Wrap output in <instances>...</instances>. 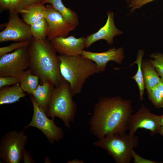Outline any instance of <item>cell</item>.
Returning a JSON list of instances; mask_svg holds the SVG:
<instances>
[{
    "label": "cell",
    "instance_id": "obj_1",
    "mask_svg": "<svg viewBox=\"0 0 163 163\" xmlns=\"http://www.w3.org/2000/svg\"><path fill=\"white\" fill-rule=\"evenodd\" d=\"M131 103L120 96L100 97L95 104L89 122L91 133L99 139L107 135L126 132L132 114Z\"/></svg>",
    "mask_w": 163,
    "mask_h": 163
},
{
    "label": "cell",
    "instance_id": "obj_2",
    "mask_svg": "<svg viewBox=\"0 0 163 163\" xmlns=\"http://www.w3.org/2000/svg\"><path fill=\"white\" fill-rule=\"evenodd\" d=\"M27 49L30 59L29 68L34 74L38 76L40 84L49 81L56 87L65 80L60 72L58 56L49 40L32 37Z\"/></svg>",
    "mask_w": 163,
    "mask_h": 163
},
{
    "label": "cell",
    "instance_id": "obj_3",
    "mask_svg": "<svg viewBox=\"0 0 163 163\" xmlns=\"http://www.w3.org/2000/svg\"><path fill=\"white\" fill-rule=\"evenodd\" d=\"M60 70L64 79L69 84L73 96L79 94L86 79L91 76L99 73L95 62L81 55H58Z\"/></svg>",
    "mask_w": 163,
    "mask_h": 163
},
{
    "label": "cell",
    "instance_id": "obj_4",
    "mask_svg": "<svg viewBox=\"0 0 163 163\" xmlns=\"http://www.w3.org/2000/svg\"><path fill=\"white\" fill-rule=\"evenodd\" d=\"M69 83L64 80L54 88L46 113L47 116L61 119L68 129L75 121L77 109Z\"/></svg>",
    "mask_w": 163,
    "mask_h": 163
},
{
    "label": "cell",
    "instance_id": "obj_5",
    "mask_svg": "<svg viewBox=\"0 0 163 163\" xmlns=\"http://www.w3.org/2000/svg\"><path fill=\"white\" fill-rule=\"evenodd\" d=\"M139 138L126 132L107 135L93 143L107 151L117 163H129L134 149L139 145Z\"/></svg>",
    "mask_w": 163,
    "mask_h": 163
},
{
    "label": "cell",
    "instance_id": "obj_6",
    "mask_svg": "<svg viewBox=\"0 0 163 163\" xmlns=\"http://www.w3.org/2000/svg\"><path fill=\"white\" fill-rule=\"evenodd\" d=\"M24 130L8 132L0 140V159L5 163H19L27 142L28 137Z\"/></svg>",
    "mask_w": 163,
    "mask_h": 163
},
{
    "label": "cell",
    "instance_id": "obj_7",
    "mask_svg": "<svg viewBox=\"0 0 163 163\" xmlns=\"http://www.w3.org/2000/svg\"><path fill=\"white\" fill-rule=\"evenodd\" d=\"M30 98L33 108V114L30 122L24 127V129L30 126L35 127L42 132L50 143L59 142L63 138L64 136L62 128L56 124L54 118L50 119L48 117L31 94H30Z\"/></svg>",
    "mask_w": 163,
    "mask_h": 163
},
{
    "label": "cell",
    "instance_id": "obj_8",
    "mask_svg": "<svg viewBox=\"0 0 163 163\" xmlns=\"http://www.w3.org/2000/svg\"><path fill=\"white\" fill-rule=\"evenodd\" d=\"M27 46L0 57V76H11L20 78L24 72L29 69L30 59Z\"/></svg>",
    "mask_w": 163,
    "mask_h": 163
},
{
    "label": "cell",
    "instance_id": "obj_9",
    "mask_svg": "<svg viewBox=\"0 0 163 163\" xmlns=\"http://www.w3.org/2000/svg\"><path fill=\"white\" fill-rule=\"evenodd\" d=\"M161 115L152 113L150 110L143 104L134 113L130 116L127 126L130 133L134 134L139 128L144 129L150 131L152 136L158 133L161 126Z\"/></svg>",
    "mask_w": 163,
    "mask_h": 163
},
{
    "label": "cell",
    "instance_id": "obj_10",
    "mask_svg": "<svg viewBox=\"0 0 163 163\" xmlns=\"http://www.w3.org/2000/svg\"><path fill=\"white\" fill-rule=\"evenodd\" d=\"M19 13L9 12L6 27L0 33V43L14 41H30L32 38L30 25L21 19Z\"/></svg>",
    "mask_w": 163,
    "mask_h": 163
},
{
    "label": "cell",
    "instance_id": "obj_11",
    "mask_svg": "<svg viewBox=\"0 0 163 163\" xmlns=\"http://www.w3.org/2000/svg\"><path fill=\"white\" fill-rule=\"evenodd\" d=\"M44 17L49 27L48 39L50 41L57 37H66L75 30L76 26L68 22L51 4L46 6Z\"/></svg>",
    "mask_w": 163,
    "mask_h": 163
},
{
    "label": "cell",
    "instance_id": "obj_12",
    "mask_svg": "<svg viewBox=\"0 0 163 163\" xmlns=\"http://www.w3.org/2000/svg\"><path fill=\"white\" fill-rule=\"evenodd\" d=\"M50 41L56 52L68 56L81 55L85 48V37L77 38L73 35L56 37Z\"/></svg>",
    "mask_w": 163,
    "mask_h": 163
},
{
    "label": "cell",
    "instance_id": "obj_13",
    "mask_svg": "<svg viewBox=\"0 0 163 163\" xmlns=\"http://www.w3.org/2000/svg\"><path fill=\"white\" fill-rule=\"evenodd\" d=\"M81 56L93 61L99 72L105 69L107 63L111 61L120 64L124 58L123 49L120 47L110 48L107 51L100 53L93 52L83 50Z\"/></svg>",
    "mask_w": 163,
    "mask_h": 163
},
{
    "label": "cell",
    "instance_id": "obj_14",
    "mask_svg": "<svg viewBox=\"0 0 163 163\" xmlns=\"http://www.w3.org/2000/svg\"><path fill=\"white\" fill-rule=\"evenodd\" d=\"M113 15V13L110 11L107 13V19L104 25L96 32L85 37V48L89 47L92 43L101 40H106L111 45L113 43L114 37L123 33L116 27Z\"/></svg>",
    "mask_w": 163,
    "mask_h": 163
},
{
    "label": "cell",
    "instance_id": "obj_15",
    "mask_svg": "<svg viewBox=\"0 0 163 163\" xmlns=\"http://www.w3.org/2000/svg\"><path fill=\"white\" fill-rule=\"evenodd\" d=\"M55 86L49 81L40 84L31 94L39 106L46 113Z\"/></svg>",
    "mask_w": 163,
    "mask_h": 163
},
{
    "label": "cell",
    "instance_id": "obj_16",
    "mask_svg": "<svg viewBox=\"0 0 163 163\" xmlns=\"http://www.w3.org/2000/svg\"><path fill=\"white\" fill-rule=\"evenodd\" d=\"M27 94L21 89L20 84L0 88V104L14 103L25 96Z\"/></svg>",
    "mask_w": 163,
    "mask_h": 163
},
{
    "label": "cell",
    "instance_id": "obj_17",
    "mask_svg": "<svg viewBox=\"0 0 163 163\" xmlns=\"http://www.w3.org/2000/svg\"><path fill=\"white\" fill-rule=\"evenodd\" d=\"M46 8L41 3L35 4L21 10L18 13L25 22L31 25L44 17Z\"/></svg>",
    "mask_w": 163,
    "mask_h": 163
},
{
    "label": "cell",
    "instance_id": "obj_18",
    "mask_svg": "<svg viewBox=\"0 0 163 163\" xmlns=\"http://www.w3.org/2000/svg\"><path fill=\"white\" fill-rule=\"evenodd\" d=\"M145 87L147 91L157 86L161 78L149 61H142V64Z\"/></svg>",
    "mask_w": 163,
    "mask_h": 163
},
{
    "label": "cell",
    "instance_id": "obj_19",
    "mask_svg": "<svg viewBox=\"0 0 163 163\" xmlns=\"http://www.w3.org/2000/svg\"><path fill=\"white\" fill-rule=\"evenodd\" d=\"M48 3L51 5L69 23L76 26H78L79 21L77 13L71 9L67 8L62 0H42L41 4L44 5Z\"/></svg>",
    "mask_w": 163,
    "mask_h": 163
},
{
    "label": "cell",
    "instance_id": "obj_20",
    "mask_svg": "<svg viewBox=\"0 0 163 163\" xmlns=\"http://www.w3.org/2000/svg\"><path fill=\"white\" fill-rule=\"evenodd\" d=\"M20 79V85L21 89L30 94L32 93L39 85V77L34 74L29 68L24 72Z\"/></svg>",
    "mask_w": 163,
    "mask_h": 163
},
{
    "label": "cell",
    "instance_id": "obj_21",
    "mask_svg": "<svg viewBox=\"0 0 163 163\" xmlns=\"http://www.w3.org/2000/svg\"><path fill=\"white\" fill-rule=\"evenodd\" d=\"M144 54L143 50H139L137 55L136 60L130 66H132L135 63L138 66L137 72L132 78L136 82L139 87V99L141 101H142L143 99V94L145 88L142 67V59Z\"/></svg>",
    "mask_w": 163,
    "mask_h": 163
},
{
    "label": "cell",
    "instance_id": "obj_22",
    "mask_svg": "<svg viewBox=\"0 0 163 163\" xmlns=\"http://www.w3.org/2000/svg\"><path fill=\"white\" fill-rule=\"evenodd\" d=\"M32 37L38 40L46 39L49 32V27L47 21L44 17L30 25Z\"/></svg>",
    "mask_w": 163,
    "mask_h": 163
},
{
    "label": "cell",
    "instance_id": "obj_23",
    "mask_svg": "<svg viewBox=\"0 0 163 163\" xmlns=\"http://www.w3.org/2000/svg\"><path fill=\"white\" fill-rule=\"evenodd\" d=\"M149 100L158 109L163 108V98L157 86L147 91Z\"/></svg>",
    "mask_w": 163,
    "mask_h": 163
},
{
    "label": "cell",
    "instance_id": "obj_24",
    "mask_svg": "<svg viewBox=\"0 0 163 163\" xmlns=\"http://www.w3.org/2000/svg\"><path fill=\"white\" fill-rule=\"evenodd\" d=\"M153 59L149 61L154 67L161 78L163 79V54L161 53H153L150 56Z\"/></svg>",
    "mask_w": 163,
    "mask_h": 163
},
{
    "label": "cell",
    "instance_id": "obj_25",
    "mask_svg": "<svg viewBox=\"0 0 163 163\" xmlns=\"http://www.w3.org/2000/svg\"><path fill=\"white\" fill-rule=\"evenodd\" d=\"M30 41L26 40L18 42L7 46L1 47L0 48V57L19 48L28 46L29 45Z\"/></svg>",
    "mask_w": 163,
    "mask_h": 163
},
{
    "label": "cell",
    "instance_id": "obj_26",
    "mask_svg": "<svg viewBox=\"0 0 163 163\" xmlns=\"http://www.w3.org/2000/svg\"><path fill=\"white\" fill-rule=\"evenodd\" d=\"M20 79L17 77L11 76H0V88L7 86L20 84Z\"/></svg>",
    "mask_w": 163,
    "mask_h": 163
},
{
    "label": "cell",
    "instance_id": "obj_27",
    "mask_svg": "<svg viewBox=\"0 0 163 163\" xmlns=\"http://www.w3.org/2000/svg\"><path fill=\"white\" fill-rule=\"evenodd\" d=\"M42 0H21L15 8L14 12L18 13L21 10L31 5L37 4H41ZM13 11V12H14Z\"/></svg>",
    "mask_w": 163,
    "mask_h": 163
},
{
    "label": "cell",
    "instance_id": "obj_28",
    "mask_svg": "<svg viewBox=\"0 0 163 163\" xmlns=\"http://www.w3.org/2000/svg\"><path fill=\"white\" fill-rule=\"evenodd\" d=\"M155 0H131L129 5L131 10L139 8L144 5Z\"/></svg>",
    "mask_w": 163,
    "mask_h": 163
},
{
    "label": "cell",
    "instance_id": "obj_29",
    "mask_svg": "<svg viewBox=\"0 0 163 163\" xmlns=\"http://www.w3.org/2000/svg\"><path fill=\"white\" fill-rule=\"evenodd\" d=\"M132 158L133 159L134 163H159L155 161L144 158L138 155L133 150L132 154Z\"/></svg>",
    "mask_w": 163,
    "mask_h": 163
},
{
    "label": "cell",
    "instance_id": "obj_30",
    "mask_svg": "<svg viewBox=\"0 0 163 163\" xmlns=\"http://www.w3.org/2000/svg\"><path fill=\"white\" fill-rule=\"evenodd\" d=\"M22 160L24 163H34L28 151L25 149H24L22 156Z\"/></svg>",
    "mask_w": 163,
    "mask_h": 163
},
{
    "label": "cell",
    "instance_id": "obj_31",
    "mask_svg": "<svg viewBox=\"0 0 163 163\" xmlns=\"http://www.w3.org/2000/svg\"><path fill=\"white\" fill-rule=\"evenodd\" d=\"M11 0H0V5L1 8L3 9L9 10Z\"/></svg>",
    "mask_w": 163,
    "mask_h": 163
},
{
    "label": "cell",
    "instance_id": "obj_32",
    "mask_svg": "<svg viewBox=\"0 0 163 163\" xmlns=\"http://www.w3.org/2000/svg\"><path fill=\"white\" fill-rule=\"evenodd\" d=\"M21 0H11L10 8L9 10V12H12Z\"/></svg>",
    "mask_w": 163,
    "mask_h": 163
},
{
    "label": "cell",
    "instance_id": "obj_33",
    "mask_svg": "<svg viewBox=\"0 0 163 163\" xmlns=\"http://www.w3.org/2000/svg\"><path fill=\"white\" fill-rule=\"evenodd\" d=\"M157 86L163 98V79L161 78Z\"/></svg>",
    "mask_w": 163,
    "mask_h": 163
},
{
    "label": "cell",
    "instance_id": "obj_34",
    "mask_svg": "<svg viewBox=\"0 0 163 163\" xmlns=\"http://www.w3.org/2000/svg\"><path fill=\"white\" fill-rule=\"evenodd\" d=\"M67 163H83V161L81 160L75 159L71 161H69Z\"/></svg>",
    "mask_w": 163,
    "mask_h": 163
},
{
    "label": "cell",
    "instance_id": "obj_35",
    "mask_svg": "<svg viewBox=\"0 0 163 163\" xmlns=\"http://www.w3.org/2000/svg\"><path fill=\"white\" fill-rule=\"evenodd\" d=\"M158 133L160 134L161 136H163V126L160 127Z\"/></svg>",
    "mask_w": 163,
    "mask_h": 163
},
{
    "label": "cell",
    "instance_id": "obj_36",
    "mask_svg": "<svg viewBox=\"0 0 163 163\" xmlns=\"http://www.w3.org/2000/svg\"><path fill=\"white\" fill-rule=\"evenodd\" d=\"M160 122L161 126H163V114L161 115Z\"/></svg>",
    "mask_w": 163,
    "mask_h": 163
},
{
    "label": "cell",
    "instance_id": "obj_37",
    "mask_svg": "<svg viewBox=\"0 0 163 163\" xmlns=\"http://www.w3.org/2000/svg\"><path fill=\"white\" fill-rule=\"evenodd\" d=\"M125 1L127 3H128L129 4L131 0H125Z\"/></svg>",
    "mask_w": 163,
    "mask_h": 163
}]
</instances>
